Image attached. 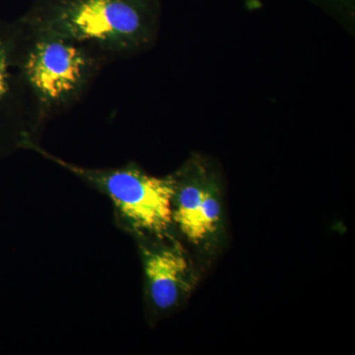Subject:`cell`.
<instances>
[{
    "mask_svg": "<svg viewBox=\"0 0 355 355\" xmlns=\"http://www.w3.org/2000/svg\"><path fill=\"white\" fill-rule=\"evenodd\" d=\"M155 0H37L17 22L25 36L60 37L103 50H139L153 39Z\"/></svg>",
    "mask_w": 355,
    "mask_h": 355,
    "instance_id": "obj_1",
    "label": "cell"
},
{
    "mask_svg": "<svg viewBox=\"0 0 355 355\" xmlns=\"http://www.w3.org/2000/svg\"><path fill=\"white\" fill-rule=\"evenodd\" d=\"M24 149L60 166L108 198L113 205L114 223L132 238L165 237L176 232L172 219L174 174L153 176L132 163L104 169L84 167L44 150L34 140L26 142Z\"/></svg>",
    "mask_w": 355,
    "mask_h": 355,
    "instance_id": "obj_2",
    "label": "cell"
},
{
    "mask_svg": "<svg viewBox=\"0 0 355 355\" xmlns=\"http://www.w3.org/2000/svg\"><path fill=\"white\" fill-rule=\"evenodd\" d=\"M33 40L26 46L19 39L18 67L23 83L46 111L64 106L88 83L92 58L80 44L69 40L49 35L33 36Z\"/></svg>",
    "mask_w": 355,
    "mask_h": 355,
    "instance_id": "obj_3",
    "label": "cell"
},
{
    "mask_svg": "<svg viewBox=\"0 0 355 355\" xmlns=\"http://www.w3.org/2000/svg\"><path fill=\"white\" fill-rule=\"evenodd\" d=\"M144 270V298L151 317L167 316L180 307L195 286L193 263L175 234L133 238Z\"/></svg>",
    "mask_w": 355,
    "mask_h": 355,
    "instance_id": "obj_4",
    "label": "cell"
},
{
    "mask_svg": "<svg viewBox=\"0 0 355 355\" xmlns=\"http://www.w3.org/2000/svg\"><path fill=\"white\" fill-rule=\"evenodd\" d=\"M174 176L172 219L175 231L195 246L207 245L221 225L220 193L216 178L196 158L189 160Z\"/></svg>",
    "mask_w": 355,
    "mask_h": 355,
    "instance_id": "obj_5",
    "label": "cell"
},
{
    "mask_svg": "<svg viewBox=\"0 0 355 355\" xmlns=\"http://www.w3.org/2000/svg\"><path fill=\"white\" fill-rule=\"evenodd\" d=\"M19 37L17 24L0 21V159L34 139L18 111L24 84L18 67Z\"/></svg>",
    "mask_w": 355,
    "mask_h": 355,
    "instance_id": "obj_6",
    "label": "cell"
},
{
    "mask_svg": "<svg viewBox=\"0 0 355 355\" xmlns=\"http://www.w3.org/2000/svg\"><path fill=\"white\" fill-rule=\"evenodd\" d=\"M326 1H331V3L336 4V6H340V7L350 9L354 7V0H326Z\"/></svg>",
    "mask_w": 355,
    "mask_h": 355,
    "instance_id": "obj_7",
    "label": "cell"
}]
</instances>
